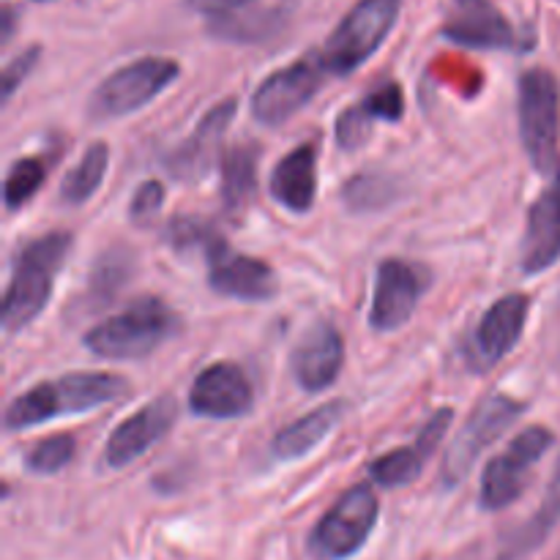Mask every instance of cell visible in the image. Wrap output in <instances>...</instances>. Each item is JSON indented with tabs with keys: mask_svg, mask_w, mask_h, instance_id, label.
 <instances>
[{
	"mask_svg": "<svg viewBox=\"0 0 560 560\" xmlns=\"http://www.w3.org/2000/svg\"><path fill=\"white\" fill-rule=\"evenodd\" d=\"M129 388L126 377L115 372H69L55 381L36 383L5 408L3 427L9 432L31 430L60 416L88 413L93 408L115 402Z\"/></svg>",
	"mask_w": 560,
	"mask_h": 560,
	"instance_id": "6da1fadb",
	"label": "cell"
},
{
	"mask_svg": "<svg viewBox=\"0 0 560 560\" xmlns=\"http://www.w3.org/2000/svg\"><path fill=\"white\" fill-rule=\"evenodd\" d=\"M71 249L69 233H47L20 246L11 262L9 288L3 295V328L9 334L31 326L52 295L55 277Z\"/></svg>",
	"mask_w": 560,
	"mask_h": 560,
	"instance_id": "7a4b0ae2",
	"label": "cell"
},
{
	"mask_svg": "<svg viewBox=\"0 0 560 560\" xmlns=\"http://www.w3.org/2000/svg\"><path fill=\"white\" fill-rule=\"evenodd\" d=\"M178 331V315L162 299L135 301L82 337L85 348L104 361H137L162 348Z\"/></svg>",
	"mask_w": 560,
	"mask_h": 560,
	"instance_id": "3957f363",
	"label": "cell"
},
{
	"mask_svg": "<svg viewBox=\"0 0 560 560\" xmlns=\"http://www.w3.org/2000/svg\"><path fill=\"white\" fill-rule=\"evenodd\" d=\"M520 140L539 173L558 167L560 85L547 69H528L517 82Z\"/></svg>",
	"mask_w": 560,
	"mask_h": 560,
	"instance_id": "277c9868",
	"label": "cell"
},
{
	"mask_svg": "<svg viewBox=\"0 0 560 560\" xmlns=\"http://www.w3.org/2000/svg\"><path fill=\"white\" fill-rule=\"evenodd\" d=\"M399 9L402 0H359L320 49L328 71L334 77H345L361 69L397 25Z\"/></svg>",
	"mask_w": 560,
	"mask_h": 560,
	"instance_id": "5b68a950",
	"label": "cell"
},
{
	"mask_svg": "<svg viewBox=\"0 0 560 560\" xmlns=\"http://www.w3.org/2000/svg\"><path fill=\"white\" fill-rule=\"evenodd\" d=\"M180 74L178 60L173 58H140L129 66H120L118 71L107 77L102 85L93 91L88 109L96 120L124 118L137 113L148 102L167 91L175 77Z\"/></svg>",
	"mask_w": 560,
	"mask_h": 560,
	"instance_id": "8992f818",
	"label": "cell"
},
{
	"mask_svg": "<svg viewBox=\"0 0 560 560\" xmlns=\"http://www.w3.org/2000/svg\"><path fill=\"white\" fill-rule=\"evenodd\" d=\"M331 74L323 60L320 49L304 55L295 63L273 71L271 77L260 82V88L252 96V115L262 126H282L295 113L306 107L312 98L326 85V77Z\"/></svg>",
	"mask_w": 560,
	"mask_h": 560,
	"instance_id": "52a82bcc",
	"label": "cell"
},
{
	"mask_svg": "<svg viewBox=\"0 0 560 560\" xmlns=\"http://www.w3.org/2000/svg\"><path fill=\"white\" fill-rule=\"evenodd\" d=\"M381 503L370 485H355L334 503L312 534V550L326 560H348L370 541Z\"/></svg>",
	"mask_w": 560,
	"mask_h": 560,
	"instance_id": "ba28073f",
	"label": "cell"
},
{
	"mask_svg": "<svg viewBox=\"0 0 560 560\" xmlns=\"http://www.w3.org/2000/svg\"><path fill=\"white\" fill-rule=\"evenodd\" d=\"M525 405L520 399L509 397V394L492 392L476 405L474 413L463 424L459 435L448 446L446 459H443V481L446 485H457L465 479L479 454L485 452L490 443H495L514 421L523 416Z\"/></svg>",
	"mask_w": 560,
	"mask_h": 560,
	"instance_id": "9c48e42d",
	"label": "cell"
},
{
	"mask_svg": "<svg viewBox=\"0 0 560 560\" xmlns=\"http://www.w3.org/2000/svg\"><path fill=\"white\" fill-rule=\"evenodd\" d=\"M552 443H556V435L547 427H528L520 432L509 443L506 452L487 463L485 476H481V506L487 512H501L512 506L523 495L534 465L545 457Z\"/></svg>",
	"mask_w": 560,
	"mask_h": 560,
	"instance_id": "30bf717a",
	"label": "cell"
},
{
	"mask_svg": "<svg viewBox=\"0 0 560 560\" xmlns=\"http://www.w3.org/2000/svg\"><path fill=\"white\" fill-rule=\"evenodd\" d=\"M432 273L421 262L388 257L377 266L375 295H372L370 326L375 331L388 334L402 328L413 317L421 295L430 290Z\"/></svg>",
	"mask_w": 560,
	"mask_h": 560,
	"instance_id": "8fae6325",
	"label": "cell"
},
{
	"mask_svg": "<svg viewBox=\"0 0 560 560\" xmlns=\"http://www.w3.org/2000/svg\"><path fill=\"white\" fill-rule=\"evenodd\" d=\"M208 260V282L224 299L271 301L279 293V277L266 260L241 255L219 233L202 249Z\"/></svg>",
	"mask_w": 560,
	"mask_h": 560,
	"instance_id": "7c38bea8",
	"label": "cell"
},
{
	"mask_svg": "<svg viewBox=\"0 0 560 560\" xmlns=\"http://www.w3.org/2000/svg\"><path fill=\"white\" fill-rule=\"evenodd\" d=\"M530 299L525 293H509L498 299L490 310L481 315L479 326L474 328L468 342V361L474 370L487 372L501 364L517 342L523 339L525 323H528Z\"/></svg>",
	"mask_w": 560,
	"mask_h": 560,
	"instance_id": "4fadbf2b",
	"label": "cell"
},
{
	"mask_svg": "<svg viewBox=\"0 0 560 560\" xmlns=\"http://www.w3.org/2000/svg\"><path fill=\"white\" fill-rule=\"evenodd\" d=\"M235 113H238L235 98H224V102L213 104L202 115L200 124L195 126V131L170 153L167 162H164L167 173L175 180H184V184H197V180L206 178L213 164L219 162V148H222V140L228 135L230 124H233Z\"/></svg>",
	"mask_w": 560,
	"mask_h": 560,
	"instance_id": "5bb4252c",
	"label": "cell"
},
{
	"mask_svg": "<svg viewBox=\"0 0 560 560\" xmlns=\"http://www.w3.org/2000/svg\"><path fill=\"white\" fill-rule=\"evenodd\" d=\"M252 405H255V388L246 372L233 361H217L206 366L189 388L191 413L202 419H238L249 413Z\"/></svg>",
	"mask_w": 560,
	"mask_h": 560,
	"instance_id": "9a60e30c",
	"label": "cell"
},
{
	"mask_svg": "<svg viewBox=\"0 0 560 560\" xmlns=\"http://www.w3.org/2000/svg\"><path fill=\"white\" fill-rule=\"evenodd\" d=\"M178 419V402L173 397H156L142 405L135 416L120 421L104 446V463L109 468H126L137 463L153 443L162 441Z\"/></svg>",
	"mask_w": 560,
	"mask_h": 560,
	"instance_id": "2e32d148",
	"label": "cell"
},
{
	"mask_svg": "<svg viewBox=\"0 0 560 560\" xmlns=\"http://www.w3.org/2000/svg\"><path fill=\"white\" fill-rule=\"evenodd\" d=\"M293 377L304 392H326L345 366V339L334 323L320 320L301 337L290 355Z\"/></svg>",
	"mask_w": 560,
	"mask_h": 560,
	"instance_id": "e0dca14e",
	"label": "cell"
},
{
	"mask_svg": "<svg viewBox=\"0 0 560 560\" xmlns=\"http://www.w3.org/2000/svg\"><path fill=\"white\" fill-rule=\"evenodd\" d=\"M454 421L452 408H441L430 416L421 432L416 435L413 443L397 448V452H388L383 457H377L375 463L370 465V476L375 485L388 487H405L410 481H416L421 476V470L427 468V463L432 459V454L438 452V443L443 441V435L448 432Z\"/></svg>",
	"mask_w": 560,
	"mask_h": 560,
	"instance_id": "ac0fdd59",
	"label": "cell"
},
{
	"mask_svg": "<svg viewBox=\"0 0 560 560\" xmlns=\"http://www.w3.org/2000/svg\"><path fill=\"white\" fill-rule=\"evenodd\" d=\"M560 260V162L550 184L530 206L523 244V271L528 277L547 271Z\"/></svg>",
	"mask_w": 560,
	"mask_h": 560,
	"instance_id": "d6986e66",
	"label": "cell"
},
{
	"mask_svg": "<svg viewBox=\"0 0 560 560\" xmlns=\"http://www.w3.org/2000/svg\"><path fill=\"white\" fill-rule=\"evenodd\" d=\"M443 36L463 47L479 49H514L520 47L517 31L512 22L490 5V0H474V3H459L457 16L446 22Z\"/></svg>",
	"mask_w": 560,
	"mask_h": 560,
	"instance_id": "ffe728a7",
	"label": "cell"
},
{
	"mask_svg": "<svg viewBox=\"0 0 560 560\" xmlns=\"http://www.w3.org/2000/svg\"><path fill=\"white\" fill-rule=\"evenodd\" d=\"M271 197L293 213H306L317 197V148L304 142L282 156L268 180Z\"/></svg>",
	"mask_w": 560,
	"mask_h": 560,
	"instance_id": "44dd1931",
	"label": "cell"
},
{
	"mask_svg": "<svg viewBox=\"0 0 560 560\" xmlns=\"http://www.w3.org/2000/svg\"><path fill=\"white\" fill-rule=\"evenodd\" d=\"M345 413H348V402L345 399H334V402L320 405L317 410H312L310 416H301L299 421L288 424L284 430H279V435L273 438V454L279 459H301L304 454H310L312 448L320 446L339 424H342Z\"/></svg>",
	"mask_w": 560,
	"mask_h": 560,
	"instance_id": "7402d4cb",
	"label": "cell"
},
{
	"mask_svg": "<svg viewBox=\"0 0 560 560\" xmlns=\"http://www.w3.org/2000/svg\"><path fill=\"white\" fill-rule=\"evenodd\" d=\"M257 195V148L238 142L222 153V206L230 217H244Z\"/></svg>",
	"mask_w": 560,
	"mask_h": 560,
	"instance_id": "603a6c76",
	"label": "cell"
},
{
	"mask_svg": "<svg viewBox=\"0 0 560 560\" xmlns=\"http://www.w3.org/2000/svg\"><path fill=\"white\" fill-rule=\"evenodd\" d=\"M107 142H93V145L82 153L80 162L71 167V173L66 175L63 184H60V200L69 202V206H82V202L91 200V197L96 195L98 186H102L104 175H107Z\"/></svg>",
	"mask_w": 560,
	"mask_h": 560,
	"instance_id": "cb8c5ba5",
	"label": "cell"
},
{
	"mask_svg": "<svg viewBox=\"0 0 560 560\" xmlns=\"http://www.w3.org/2000/svg\"><path fill=\"white\" fill-rule=\"evenodd\" d=\"M558 520H560V459H558L556 474H552L550 490H547L545 503H541L539 512L534 514V520H530V523L520 530L517 539H514L512 547L503 552L501 560H517V558L528 556L534 547H539L541 541L547 539V534L556 528Z\"/></svg>",
	"mask_w": 560,
	"mask_h": 560,
	"instance_id": "d4e9b609",
	"label": "cell"
},
{
	"mask_svg": "<svg viewBox=\"0 0 560 560\" xmlns=\"http://www.w3.org/2000/svg\"><path fill=\"white\" fill-rule=\"evenodd\" d=\"M47 180V164L36 156H22L5 173L3 184V200L9 211H16L25 202H31L36 197V191L42 189V184Z\"/></svg>",
	"mask_w": 560,
	"mask_h": 560,
	"instance_id": "484cf974",
	"label": "cell"
},
{
	"mask_svg": "<svg viewBox=\"0 0 560 560\" xmlns=\"http://www.w3.org/2000/svg\"><path fill=\"white\" fill-rule=\"evenodd\" d=\"M74 454H77L74 435L44 438V441H38L36 446L27 452L25 468L31 470V474H38V476L60 474V470H63L71 459H74Z\"/></svg>",
	"mask_w": 560,
	"mask_h": 560,
	"instance_id": "4316f807",
	"label": "cell"
},
{
	"mask_svg": "<svg viewBox=\"0 0 560 560\" xmlns=\"http://www.w3.org/2000/svg\"><path fill=\"white\" fill-rule=\"evenodd\" d=\"M394 197V184L383 175H355L345 184L342 200L345 206L353 208V211H372V208L386 206Z\"/></svg>",
	"mask_w": 560,
	"mask_h": 560,
	"instance_id": "83f0119b",
	"label": "cell"
},
{
	"mask_svg": "<svg viewBox=\"0 0 560 560\" xmlns=\"http://www.w3.org/2000/svg\"><path fill=\"white\" fill-rule=\"evenodd\" d=\"M129 252L102 255V260L96 262L91 273V293H96L98 299H113L129 279Z\"/></svg>",
	"mask_w": 560,
	"mask_h": 560,
	"instance_id": "f1b7e54d",
	"label": "cell"
},
{
	"mask_svg": "<svg viewBox=\"0 0 560 560\" xmlns=\"http://www.w3.org/2000/svg\"><path fill=\"white\" fill-rule=\"evenodd\" d=\"M361 109L370 115L372 120H386V124H397L405 115V91L399 82L388 80L372 93L361 98Z\"/></svg>",
	"mask_w": 560,
	"mask_h": 560,
	"instance_id": "f546056e",
	"label": "cell"
},
{
	"mask_svg": "<svg viewBox=\"0 0 560 560\" xmlns=\"http://www.w3.org/2000/svg\"><path fill=\"white\" fill-rule=\"evenodd\" d=\"M213 228L211 224L200 222V219L191 217H178L167 224L164 230V241L175 249L186 252V249H206V244L211 241Z\"/></svg>",
	"mask_w": 560,
	"mask_h": 560,
	"instance_id": "4dcf8cb0",
	"label": "cell"
},
{
	"mask_svg": "<svg viewBox=\"0 0 560 560\" xmlns=\"http://www.w3.org/2000/svg\"><path fill=\"white\" fill-rule=\"evenodd\" d=\"M377 120H372L370 115L361 109V104L355 107H348L337 118V142L342 145V151H355V148L364 145L372 137V129H375Z\"/></svg>",
	"mask_w": 560,
	"mask_h": 560,
	"instance_id": "1f68e13d",
	"label": "cell"
},
{
	"mask_svg": "<svg viewBox=\"0 0 560 560\" xmlns=\"http://www.w3.org/2000/svg\"><path fill=\"white\" fill-rule=\"evenodd\" d=\"M164 206V186L159 180H142L129 202V219L137 228H148Z\"/></svg>",
	"mask_w": 560,
	"mask_h": 560,
	"instance_id": "d6a6232c",
	"label": "cell"
},
{
	"mask_svg": "<svg viewBox=\"0 0 560 560\" xmlns=\"http://www.w3.org/2000/svg\"><path fill=\"white\" fill-rule=\"evenodd\" d=\"M38 58H42V47H27L25 52L16 55L14 60H9L3 69V98L9 102L11 96H14L16 88L22 85V82L27 80V74H31L33 69H36Z\"/></svg>",
	"mask_w": 560,
	"mask_h": 560,
	"instance_id": "836d02e7",
	"label": "cell"
},
{
	"mask_svg": "<svg viewBox=\"0 0 560 560\" xmlns=\"http://www.w3.org/2000/svg\"><path fill=\"white\" fill-rule=\"evenodd\" d=\"M252 0H189V5L211 20H230L238 9H246Z\"/></svg>",
	"mask_w": 560,
	"mask_h": 560,
	"instance_id": "e575fe53",
	"label": "cell"
},
{
	"mask_svg": "<svg viewBox=\"0 0 560 560\" xmlns=\"http://www.w3.org/2000/svg\"><path fill=\"white\" fill-rule=\"evenodd\" d=\"M11 31H14V9H11V5H5L3 9V38L5 42L11 38Z\"/></svg>",
	"mask_w": 560,
	"mask_h": 560,
	"instance_id": "d590c367",
	"label": "cell"
},
{
	"mask_svg": "<svg viewBox=\"0 0 560 560\" xmlns=\"http://www.w3.org/2000/svg\"><path fill=\"white\" fill-rule=\"evenodd\" d=\"M33 3H49V0H33Z\"/></svg>",
	"mask_w": 560,
	"mask_h": 560,
	"instance_id": "8d00e7d4",
	"label": "cell"
},
{
	"mask_svg": "<svg viewBox=\"0 0 560 560\" xmlns=\"http://www.w3.org/2000/svg\"><path fill=\"white\" fill-rule=\"evenodd\" d=\"M459 3H474V0H459Z\"/></svg>",
	"mask_w": 560,
	"mask_h": 560,
	"instance_id": "74e56055",
	"label": "cell"
}]
</instances>
